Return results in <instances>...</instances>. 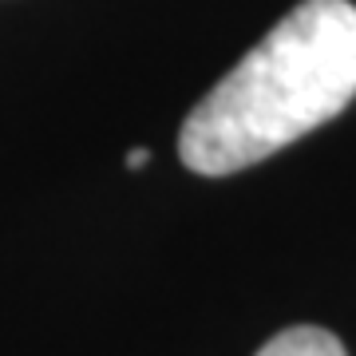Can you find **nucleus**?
<instances>
[{
  "mask_svg": "<svg viewBox=\"0 0 356 356\" xmlns=\"http://www.w3.org/2000/svg\"><path fill=\"white\" fill-rule=\"evenodd\" d=\"M356 99V4L301 0L178 131L194 175L222 178L277 154Z\"/></svg>",
  "mask_w": 356,
  "mask_h": 356,
  "instance_id": "1",
  "label": "nucleus"
},
{
  "mask_svg": "<svg viewBox=\"0 0 356 356\" xmlns=\"http://www.w3.org/2000/svg\"><path fill=\"white\" fill-rule=\"evenodd\" d=\"M257 356H348V353L332 332L317 329V325H293V329L277 332L273 341H266V348Z\"/></svg>",
  "mask_w": 356,
  "mask_h": 356,
  "instance_id": "2",
  "label": "nucleus"
},
{
  "mask_svg": "<svg viewBox=\"0 0 356 356\" xmlns=\"http://www.w3.org/2000/svg\"><path fill=\"white\" fill-rule=\"evenodd\" d=\"M147 159H151V154L143 151V147H135V151L127 154V166H131V170H135V166H143V163H147Z\"/></svg>",
  "mask_w": 356,
  "mask_h": 356,
  "instance_id": "3",
  "label": "nucleus"
}]
</instances>
